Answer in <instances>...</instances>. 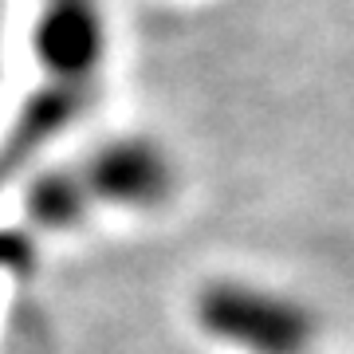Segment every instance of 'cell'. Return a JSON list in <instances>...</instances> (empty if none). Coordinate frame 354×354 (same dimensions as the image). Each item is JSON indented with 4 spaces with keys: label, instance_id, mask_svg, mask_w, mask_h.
Segmentation results:
<instances>
[{
    "label": "cell",
    "instance_id": "7a4b0ae2",
    "mask_svg": "<svg viewBox=\"0 0 354 354\" xmlns=\"http://www.w3.org/2000/svg\"><path fill=\"white\" fill-rule=\"evenodd\" d=\"M75 165L99 213L162 216L185 189L181 158L150 130H114L75 158Z\"/></svg>",
    "mask_w": 354,
    "mask_h": 354
},
{
    "label": "cell",
    "instance_id": "8992f818",
    "mask_svg": "<svg viewBox=\"0 0 354 354\" xmlns=\"http://www.w3.org/2000/svg\"><path fill=\"white\" fill-rule=\"evenodd\" d=\"M4 181H8V177H4V174H0V185H4Z\"/></svg>",
    "mask_w": 354,
    "mask_h": 354
},
{
    "label": "cell",
    "instance_id": "277c9868",
    "mask_svg": "<svg viewBox=\"0 0 354 354\" xmlns=\"http://www.w3.org/2000/svg\"><path fill=\"white\" fill-rule=\"evenodd\" d=\"M20 225L36 241H71L99 216L75 162H36L20 189Z\"/></svg>",
    "mask_w": 354,
    "mask_h": 354
},
{
    "label": "cell",
    "instance_id": "6da1fadb",
    "mask_svg": "<svg viewBox=\"0 0 354 354\" xmlns=\"http://www.w3.org/2000/svg\"><path fill=\"white\" fill-rule=\"evenodd\" d=\"M189 327L221 354H319L327 319L311 295L256 272H209L185 299Z\"/></svg>",
    "mask_w": 354,
    "mask_h": 354
},
{
    "label": "cell",
    "instance_id": "5b68a950",
    "mask_svg": "<svg viewBox=\"0 0 354 354\" xmlns=\"http://www.w3.org/2000/svg\"><path fill=\"white\" fill-rule=\"evenodd\" d=\"M39 241L24 225H0V283H16L36 272Z\"/></svg>",
    "mask_w": 354,
    "mask_h": 354
},
{
    "label": "cell",
    "instance_id": "3957f363",
    "mask_svg": "<svg viewBox=\"0 0 354 354\" xmlns=\"http://www.w3.org/2000/svg\"><path fill=\"white\" fill-rule=\"evenodd\" d=\"M28 59L39 87L95 99L111 59L106 0H36L28 24Z\"/></svg>",
    "mask_w": 354,
    "mask_h": 354
}]
</instances>
